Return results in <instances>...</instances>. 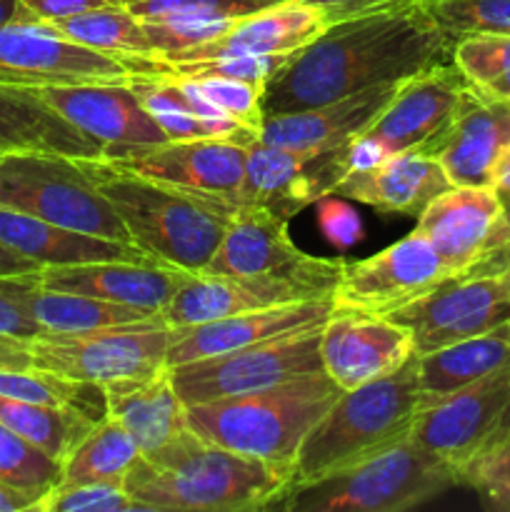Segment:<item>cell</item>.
Returning a JSON list of instances; mask_svg holds the SVG:
<instances>
[{"instance_id": "1", "label": "cell", "mask_w": 510, "mask_h": 512, "mask_svg": "<svg viewBox=\"0 0 510 512\" xmlns=\"http://www.w3.org/2000/svg\"><path fill=\"white\" fill-rule=\"evenodd\" d=\"M450 60L453 40L418 0L335 20L268 80L263 118L318 108L375 85L400 83Z\"/></svg>"}, {"instance_id": "2", "label": "cell", "mask_w": 510, "mask_h": 512, "mask_svg": "<svg viewBox=\"0 0 510 512\" xmlns=\"http://www.w3.org/2000/svg\"><path fill=\"white\" fill-rule=\"evenodd\" d=\"M293 470L225 450L185 430L160 450L140 455L123 485L150 512L273 510Z\"/></svg>"}, {"instance_id": "3", "label": "cell", "mask_w": 510, "mask_h": 512, "mask_svg": "<svg viewBox=\"0 0 510 512\" xmlns=\"http://www.w3.org/2000/svg\"><path fill=\"white\" fill-rule=\"evenodd\" d=\"M83 165L120 215L135 248L180 270L208 268L228 230V200L173 188L100 158H83Z\"/></svg>"}, {"instance_id": "4", "label": "cell", "mask_w": 510, "mask_h": 512, "mask_svg": "<svg viewBox=\"0 0 510 512\" xmlns=\"http://www.w3.org/2000/svg\"><path fill=\"white\" fill-rule=\"evenodd\" d=\"M425 405L415 358L385 378L343 390L300 443L290 488L353 468L408 440Z\"/></svg>"}, {"instance_id": "5", "label": "cell", "mask_w": 510, "mask_h": 512, "mask_svg": "<svg viewBox=\"0 0 510 512\" xmlns=\"http://www.w3.org/2000/svg\"><path fill=\"white\" fill-rule=\"evenodd\" d=\"M340 393L315 370L258 393L188 405V428L220 448L293 470L300 443Z\"/></svg>"}, {"instance_id": "6", "label": "cell", "mask_w": 510, "mask_h": 512, "mask_svg": "<svg viewBox=\"0 0 510 512\" xmlns=\"http://www.w3.org/2000/svg\"><path fill=\"white\" fill-rule=\"evenodd\" d=\"M453 485H458V470L408 438L353 468L290 488L273 510L403 512Z\"/></svg>"}, {"instance_id": "7", "label": "cell", "mask_w": 510, "mask_h": 512, "mask_svg": "<svg viewBox=\"0 0 510 512\" xmlns=\"http://www.w3.org/2000/svg\"><path fill=\"white\" fill-rule=\"evenodd\" d=\"M0 208L133 245L120 215L85 170L83 158L0 153Z\"/></svg>"}, {"instance_id": "8", "label": "cell", "mask_w": 510, "mask_h": 512, "mask_svg": "<svg viewBox=\"0 0 510 512\" xmlns=\"http://www.w3.org/2000/svg\"><path fill=\"white\" fill-rule=\"evenodd\" d=\"M158 60H125L68 40L43 20L0 23V85L43 88L73 83H130Z\"/></svg>"}, {"instance_id": "9", "label": "cell", "mask_w": 510, "mask_h": 512, "mask_svg": "<svg viewBox=\"0 0 510 512\" xmlns=\"http://www.w3.org/2000/svg\"><path fill=\"white\" fill-rule=\"evenodd\" d=\"M173 328L155 323L118 325L90 333H45L28 343L33 365L48 373L83 383H113L125 378H145L168 368Z\"/></svg>"}, {"instance_id": "10", "label": "cell", "mask_w": 510, "mask_h": 512, "mask_svg": "<svg viewBox=\"0 0 510 512\" xmlns=\"http://www.w3.org/2000/svg\"><path fill=\"white\" fill-rule=\"evenodd\" d=\"M170 370L175 390L185 405L235 398L275 388L300 375L323 370L320 363V328L265 340L233 353L190 360Z\"/></svg>"}, {"instance_id": "11", "label": "cell", "mask_w": 510, "mask_h": 512, "mask_svg": "<svg viewBox=\"0 0 510 512\" xmlns=\"http://www.w3.org/2000/svg\"><path fill=\"white\" fill-rule=\"evenodd\" d=\"M290 220L268 210L243 208L230 215L228 230L208 263L210 273L275 275L330 298L348 260L315 258L290 240Z\"/></svg>"}, {"instance_id": "12", "label": "cell", "mask_w": 510, "mask_h": 512, "mask_svg": "<svg viewBox=\"0 0 510 512\" xmlns=\"http://www.w3.org/2000/svg\"><path fill=\"white\" fill-rule=\"evenodd\" d=\"M348 145L325 150H285L260 143H248L245 175L240 190L228 200L230 215L235 210H268L290 220L308 205L338 190L348 175Z\"/></svg>"}, {"instance_id": "13", "label": "cell", "mask_w": 510, "mask_h": 512, "mask_svg": "<svg viewBox=\"0 0 510 512\" xmlns=\"http://www.w3.org/2000/svg\"><path fill=\"white\" fill-rule=\"evenodd\" d=\"M388 318L413 333L418 353L488 333L510 323V275L505 270L458 275L423 298L393 310Z\"/></svg>"}, {"instance_id": "14", "label": "cell", "mask_w": 510, "mask_h": 512, "mask_svg": "<svg viewBox=\"0 0 510 512\" xmlns=\"http://www.w3.org/2000/svg\"><path fill=\"white\" fill-rule=\"evenodd\" d=\"M453 278L433 245L413 230L370 258L348 263L335 285L333 310L390 315Z\"/></svg>"}, {"instance_id": "15", "label": "cell", "mask_w": 510, "mask_h": 512, "mask_svg": "<svg viewBox=\"0 0 510 512\" xmlns=\"http://www.w3.org/2000/svg\"><path fill=\"white\" fill-rule=\"evenodd\" d=\"M473 95V85L455 63L435 65L403 80L383 113L363 135L383 145L388 153H430L445 140L455 118Z\"/></svg>"}, {"instance_id": "16", "label": "cell", "mask_w": 510, "mask_h": 512, "mask_svg": "<svg viewBox=\"0 0 510 512\" xmlns=\"http://www.w3.org/2000/svg\"><path fill=\"white\" fill-rule=\"evenodd\" d=\"M510 418V365L435 398L415 418L410 440L460 470Z\"/></svg>"}, {"instance_id": "17", "label": "cell", "mask_w": 510, "mask_h": 512, "mask_svg": "<svg viewBox=\"0 0 510 512\" xmlns=\"http://www.w3.org/2000/svg\"><path fill=\"white\" fill-rule=\"evenodd\" d=\"M248 143L225 138L165 140L135 148H105L98 155L113 168L145 175L158 183L193 193L233 200L245 175Z\"/></svg>"}, {"instance_id": "18", "label": "cell", "mask_w": 510, "mask_h": 512, "mask_svg": "<svg viewBox=\"0 0 510 512\" xmlns=\"http://www.w3.org/2000/svg\"><path fill=\"white\" fill-rule=\"evenodd\" d=\"M418 355L413 333L398 320L378 313L333 310L320 328L323 373L340 390H353L385 378Z\"/></svg>"}, {"instance_id": "19", "label": "cell", "mask_w": 510, "mask_h": 512, "mask_svg": "<svg viewBox=\"0 0 510 512\" xmlns=\"http://www.w3.org/2000/svg\"><path fill=\"white\" fill-rule=\"evenodd\" d=\"M453 278L470 273L503 235V200L493 185H450L415 225Z\"/></svg>"}, {"instance_id": "20", "label": "cell", "mask_w": 510, "mask_h": 512, "mask_svg": "<svg viewBox=\"0 0 510 512\" xmlns=\"http://www.w3.org/2000/svg\"><path fill=\"white\" fill-rule=\"evenodd\" d=\"M35 93L103 148H135L168 140L130 83L43 85Z\"/></svg>"}, {"instance_id": "21", "label": "cell", "mask_w": 510, "mask_h": 512, "mask_svg": "<svg viewBox=\"0 0 510 512\" xmlns=\"http://www.w3.org/2000/svg\"><path fill=\"white\" fill-rule=\"evenodd\" d=\"M330 315H333V300L313 298L273 305V308L245 310V313L210 320V323L190 325V328H173V343H170L165 365L175 368L190 360L233 353V350L250 348V345L283 338L290 333L323 328Z\"/></svg>"}, {"instance_id": "22", "label": "cell", "mask_w": 510, "mask_h": 512, "mask_svg": "<svg viewBox=\"0 0 510 512\" xmlns=\"http://www.w3.org/2000/svg\"><path fill=\"white\" fill-rule=\"evenodd\" d=\"M320 298L313 290L275 275H228L210 270H188L160 320L168 328H190L245 310L273 308L295 300Z\"/></svg>"}, {"instance_id": "23", "label": "cell", "mask_w": 510, "mask_h": 512, "mask_svg": "<svg viewBox=\"0 0 510 512\" xmlns=\"http://www.w3.org/2000/svg\"><path fill=\"white\" fill-rule=\"evenodd\" d=\"M188 270L160 260H100V263L40 268L30 278L43 288L90 295L108 303L163 313Z\"/></svg>"}, {"instance_id": "24", "label": "cell", "mask_w": 510, "mask_h": 512, "mask_svg": "<svg viewBox=\"0 0 510 512\" xmlns=\"http://www.w3.org/2000/svg\"><path fill=\"white\" fill-rule=\"evenodd\" d=\"M328 15L303 0H283L253 15L233 20L205 43L163 58L160 63L235 58V55H293L328 28Z\"/></svg>"}, {"instance_id": "25", "label": "cell", "mask_w": 510, "mask_h": 512, "mask_svg": "<svg viewBox=\"0 0 510 512\" xmlns=\"http://www.w3.org/2000/svg\"><path fill=\"white\" fill-rule=\"evenodd\" d=\"M400 83L375 85V88L360 90L348 98L318 105V108L265 118L258 140L285 150L338 148L370 128V123L390 103Z\"/></svg>"}, {"instance_id": "26", "label": "cell", "mask_w": 510, "mask_h": 512, "mask_svg": "<svg viewBox=\"0 0 510 512\" xmlns=\"http://www.w3.org/2000/svg\"><path fill=\"white\" fill-rule=\"evenodd\" d=\"M510 153V103L473 88L443 143L433 150L450 185H493Z\"/></svg>"}, {"instance_id": "27", "label": "cell", "mask_w": 510, "mask_h": 512, "mask_svg": "<svg viewBox=\"0 0 510 512\" xmlns=\"http://www.w3.org/2000/svg\"><path fill=\"white\" fill-rule=\"evenodd\" d=\"M450 188L443 165L430 153H390L383 163L348 173L335 193L370 205L380 213L418 218L440 193Z\"/></svg>"}, {"instance_id": "28", "label": "cell", "mask_w": 510, "mask_h": 512, "mask_svg": "<svg viewBox=\"0 0 510 512\" xmlns=\"http://www.w3.org/2000/svg\"><path fill=\"white\" fill-rule=\"evenodd\" d=\"M0 290L10 300H15L45 333L53 335L90 333V330L160 320L158 313L133 308V305L108 303V300L90 298V295L43 288L30 278V273L0 278Z\"/></svg>"}, {"instance_id": "29", "label": "cell", "mask_w": 510, "mask_h": 512, "mask_svg": "<svg viewBox=\"0 0 510 512\" xmlns=\"http://www.w3.org/2000/svg\"><path fill=\"white\" fill-rule=\"evenodd\" d=\"M103 388L108 415L128 430L143 455L155 453L188 430V405L175 390L168 368L145 378L113 380Z\"/></svg>"}, {"instance_id": "30", "label": "cell", "mask_w": 510, "mask_h": 512, "mask_svg": "<svg viewBox=\"0 0 510 512\" xmlns=\"http://www.w3.org/2000/svg\"><path fill=\"white\" fill-rule=\"evenodd\" d=\"M103 145L50 108L35 88L0 85V153H58L98 158Z\"/></svg>"}, {"instance_id": "31", "label": "cell", "mask_w": 510, "mask_h": 512, "mask_svg": "<svg viewBox=\"0 0 510 512\" xmlns=\"http://www.w3.org/2000/svg\"><path fill=\"white\" fill-rule=\"evenodd\" d=\"M0 240L40 268L100 263V260H140V263L155 260L135 245L60 228L48 220L10 208H0Z\"/></svg>"}, {"instance_id": "32", "label": "cell", "mask_w": 510, "mask_h": 512, "mask_svg": "<svg viewBox=\"0 0 510 512\" xmlns=\"http://www.w3.org/2000/svg\"><path fill=\"white\" fill-rule=\"evenodd\" d=\"M505 365H510V323L445 348L415 355L418 383L428 403L465 388Z\"/></svg>"}, {"instance_id": "33", "label": "cell", "mask_w": 510, "mask_h": 512, "mask_svg": "<svg viewBox=\"0 0 510 512\" xmlns=\"http://www.w3.org/2000/svg\"><path fill=\"white\" fill-rule=\"evenodd\" d=\"M140 455L128 430L105 415L63 460L60 483H123Z\"/></svg>"}, {"instance_id": "34", "label": "cell", "mask_w": 510, "mask_h": 512, "mask_svg": "<svg viewBox=\"0 0 510 512\" xmlns=\"http://www.w3.org/2000/svg\"><path fill=\"white\" fill-rule=\"evenodd\" d=\"M50 28L68 40L100 53L118 55L125 60H155V48L145 30V20L130 13L125 5H105L70 18L50 20Z\"/></svg>"}, {"instance_id": "35", "label": "cell", "mask_w": 510, "mask_h": 512, "mask_svg": "<svg viewBox=\"0 0 510 512\" xmlns=\"http://www.w3.org/2000/svg\"><path fill=\"white\" fill-rule=\"evenodd\" d=\"M0 423L63 465L70 450L90 433L95 420L65 405L28 403L0 395Z\"/></svg>"}, {"instance_id": "36", "label": "cell", "mask_w": 510, "mask_h": 512, "mask_svg": "<svg viewBox=\"0 0 510 512\" xmlns=\"http://www.w3.org/2000/svg\"><path fill=\"white\" fill-rule=\"evenodd\" d=\"M453 63L480 95L510 103V33L463 35L453 45Z\"/></svg>"}, {"instance_id": "37", "label": "cell", "mask_w": 510, "mask_h": 512, "mask_svg": "<svg viewBox=\"0 0 510 512\" xmlns=\"http://www.w3.org/2000/svg\"><path fill=\"white\" fill-rule=\"evenodd\" d=\"M458 485L473 490L488 510L510 512V428L498 430L458 470Z\"/></svg>"}, {"instance_id": "38", "label": "cell", "mask_w": 510, "mask_h": 512, "mask_svg": "<svg viewBox=\"0 0 510 512\" xmlns=\"http://www.w3.org/2000/svg\"><path fill=\"white\" fill-rule=\"evenodd\" d=\"M450 40L473 33H510V0H418Z\"/></svg>"}, {"instance_id": "39", "label": "cell", "mask_w": 510, "mask_h": 512, "mask_svg": "<svg viewBox=\"0 0 510 512\" xmlns=\"http://www.w3.org/2000/svg\"><path fill=\"white\" fill-rule=\"evenodd\" d=\"M0 480L33 490H53L60 483V463L0 423Z\"/></svg>"}, {"instance_id": "40", "label": "cell", "mask_w": 510, "mask_h": 512, "mask_svg": "<svg viewBox=\"0 0 510 512\" xmlns=\"http://www.w3.org/2000/svg\"><path fill=\"white\" fill-rule=\"evenodd\" d=\"M38 512H150L123 483H58Z\"/></svg>"}, {"instance_id": "41", "label": "cell", "mask_w": 510, "mask_h": 512, "mask_svg": "<svg viewBox=\"0 0 510 512\" xmlns=\"http://www.w3.org/2000/svg\"><path fill=\"white\" fill-rule=\"evenodd\" d=\"M158 73V70H155ZM170 78V75H168ZM185 80L195 93L203 95L210 105L220 110L225 118H233L260 133L263 125V88L245 80L223 78V75H198V78H178Z\"/></svg>"}, {"instance_id": "42", "label": "cell", "mask_w": 510, "mask_h": 512, "mask_svg": "<svg viewBox=\"0 0 510 512\" xmlns=\"http://www.w3.org/2000/svg\"><path fill=\"white\" fill-rule=\"evenodd\" d=\"M275 3L283 0H130L125 8L140 20H238Z\"/></svg>"}, {"instance_id": "43", "label": "cell", "mask_w": 510, "mask_h": 512, "mask_svg": "<svg viewBox=\"0 0 510 512\" xmlns=\"http://www.w3.org/2000/svg\"><path fill=\"white\" fill-rule=\"evenodd\" d=\"M40 335H45V330L15 300H10L0 290V338L18 340V343H33Z\"/></svg>"}, {"instance_id": "44", "label": "cell", "mask_w": 510, "mask_h": 512, "mask_svg": "<svg viewBox=\"0 0 510 512\" xmlns=\"http://www.w3.org/2000/svg\"><path fill=\"white\" fill-rule=\"evenodd\" d=\"M28 15L33 20H43V23H50V20L70 18V15L88 13V10L105 8V5H118L113 0H20Z\"/></svg>"}, {"instance_id": "45", "label": "cell", "mask_w": 510, "mask_h": 512, "mask_svg": "<svg viewBox=\"0 0 510 512\" xmlns=\"http://www.w3.org/2000/svg\"><path fill=\"white\" fill-rule=\"evenodd\" d=\"M303 3L318 5V8L328 15V23H335V20H345V18H353V15L395 8V5L413 3V0H303Z\"/></svg>"}, {"instance_id": "46", "label": "cell", "mask_w": 510, "mask_h": 512, "mask_svg": "<svg viewBox=\"0 0 510 512\" xmlns=\"http://www.w3.org/2000/svg\"><path fill=\"white\" fill-rule=\"evenodd\" d=\"M45 495L48 490L20 488V485L0 480V512H38Z\"/></svg>"}, {"instance_id": "47", "label": "cell", "mask_w": 510, "mask_h": 512, "mask_svg": "<svg viewBox=\"0 0 510 512\" xmlns=\"http://www.w3.org/2000/svg\"><path fill=\"white\" fill-rule=\"evenodd\" d=\"M323 228L328 233L330 240H335L338 245H350L353 240H358L360 235V223L350 210L345 208H328L323 215Z\"/></svg>"}, {"instance_id": "48", "label": "cell", "mask_w": 510, "mask_h": 512, "mask_svg": "<svg viewBox=\"0 0 510 512\" xmlns=\"http://www.w3.org/2000/svg\"><path fill=\"white\" fill-rule=\"evenodd\" d=\"M30 365H33V358H30L28 343L0 338V370H20Z\"/></svg>"}, {"instance_id": "49", "label": "cell", "mask_w": 510, "mask_h": 512, "mask_svg": "<svg viewBox=\"0 0 510 512\" xmlns=\"http://www.w3.org/2000/svg\"><path fill=\"white\" fill-rule=\"evenodd\" d=\"M40 270V265H35L33 260L23 258L20 253H15L13 248L0 240V278H13V275H28Z\"/></svg>"}, {"instance_id": "50", "label": "cell", "mask_w": 510, "mask_h": 512, "mask_svg": "<svg viewBox=\"0 0 510 512\" xmlns=\"http://www.w3.org/2000/svg\"><path fill=\"white\" fill-rule=\"evenodd\" d=\"M510 268V240L508 243H503L500 248L490 250L488 255H485L483 260H480L478 265H475L470 273H500V270ZM465 273V275H470Z\"/></svg>"}, {"instance_id": "51", "label": "cell", "mask_w": 510, "mask_h": 512, "mask_svg": "<svg viewBox=\"0 0 510 512\" xmlns=\"http://www.w3.org/2000/svg\"><path fill=\"white\" fill-rule=\"evenodd\" d=\"M13 20H33L28 10L20 5V0H0V23H13Z\"/></svg>"}, {"instance_id": "52", "label": "cell", "mask_w": 510, "mask_h": 512, "mask_svg": "<svg viewBox=\"0 0 510 512\" xmlns=\"http://www.w3.org/2000/svg\"><path fill=\"white\" fill-rule=\"evenodd\" d=\"M493 188L498 190V195H500V198H505V195H510V153L505 155L503 165H500L498 175H495V183H493Z\"/></svg>"}, {"instance_id": "53", "label": "cell", "mask_w": 510, "mask_h": 512, "mask_svg": "<svg viewBox=\"0 0 510 512\" xmlns=\"http://www.w3.org/2000/svg\"><path fill=\"white\" fill-rule=\"evenodd\" d=\"M500 200H503V235H500V245H503L510 240V195H505V198Z\"/></svg>"}, {"instance_id": "54", "label": "cell", "mask_w": 510, "mask_h": 512, "mask_svg": "<svg viewBox=\"0 0 510 512\" xmlns=\"http://www.w3.org/2000/svg\"><path fill=\"white\" fill-rule=\"evenodd\" d=\"M113 3H118V5H128L130 0H113Z\"/></svg>"}, {"instance_id": "55", "label": "cell", "mask_w": 510, "mask_h": 512, "mask_svg": "<svg viewBox=\"0 0 510 512\" xmlns=\"http://www.w3.org/2000/svg\"><path fill=\"white\" fill-rule=\"evenodd\" d=\"M503 428H510V418H508V423H505V425H503Z\"/></svg>"}, {"instance_id": "56", "label": "cell", "mask_w": 510, "mask_h": 512, "mask_svg": "<svg viewBox=\"0 0 510 512\" xmlns=\"http://www.w3.org/2000/svg\"><path fill=\"white\" fill-rule=\"evenodd\" d=\"M500 273H503V270H500ZM505 273H508V275H510V268H505Z\"/></svg>"}]
</instances>
